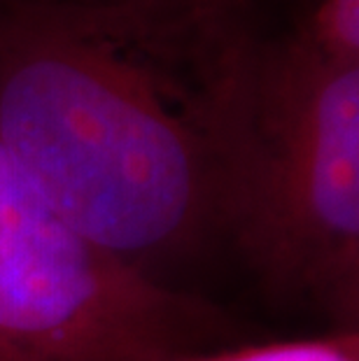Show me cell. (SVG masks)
<instances>
[{
    "instance_id": "277c9868",
    "label": "cell",
    "mask_w": 359,
    "mask_h": 361,
    "mask_svg": "<svg viewBox=\"0 0 359 361\" xmlns=\"http://www.w3.org/2000/svg\"><path fill=\"white\" fill-rule=\"evenodd\" d=\"M168 361H359V331H322L310 338L224 345Z\"/></svg>"
},
{
    "instance_id": "6da1fadb",
    "label": "cell",
    "mask_w": 359,
    "mask_h": 361,
    "mask_svg": "<svg viewBox=\"0 0 359 361\" xmlns=\"http://www.w3.org/2000/svg\"><path fill=\"white\" fill-rule=\"evenodd\" d=\"M269 37L252 0H0V140L89 240L182 287L224 245Z\"/></svg>"
},
{
    "instance_id": "3957f363",
    "label": "cell",
    "mask_w": 359,
    "mask_h": 361,
    "mask_svg": "<svg viewBox=\"0 0 359 361\" xmlns=\"http://www.w3.org/2000/svg\"><path fill=\"white\" fill-rule=\"evenodd\" d=\"M233 341L217 303L89 240L0 140V361H168Z\"/></svg>"
},
{
    "instance_id": "5b68a950",
    "label": "cell",
    "mask_w": 359,
    "mask_h": 361,
    "mask_svg": "<svg viewBox=\"0 0 359 361\" xmlns=\"http://www.w3.org/2000/svg\"><path fill=\"white\" fill-rule=\"evenodd\" d=\"M305 30L329 56L359 63V0H320Z\"/></svg>"
},
{
    "instance_id": "7a4b0ae2",
    "label": "cell",
    "mask_w": 359,
    "mask_h": 361,
    "mask_svg": "<svg viewBox=\"0 0 359 361\" xmlns=\"http://www.w3.org/2000/svg\"><path fill=\"white\" fill-rule=\"evenodd\" d=\"M224 245L273 301L359 331V63L305 26L266 44Z\"/></svg>"
}]
</instances>
